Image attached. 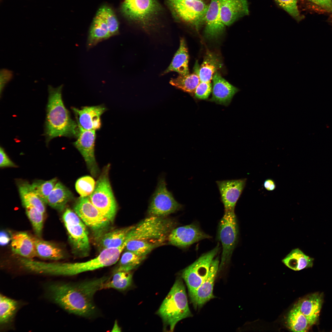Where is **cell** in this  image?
<instances>
[{
	"label": "cell",
	"mask_w": 332,
	"mask_h": 332,
	"mask_svg": "<svg viewBox=\"0 0 332 332\" xmlns=\"http://www.w3.org/2000/svg\"><path fill=\"white\" fill-rule=\"evenodd\" d=\"M109 278L104 276L75 283H52L48 287L47 291L52 299L68 312L92 317L97 311L93 296L97 291L103 289Z\"/></svg>",
	"instance_id": "1"
},
{
	"label": "cell",
	"mask_w": 332,
	"mask_h": 332,
	"mask_svg": "<svg viewBox=\"0 0 332 332\" xmlns=\"http://www.w3.org/2000/svg\"><path fill=\"white\" fill-rule=\"evenodd\" d=\"M63 86L54 88L48 86L49 97L46 109L45 135L46 144L58 136L77 137L79 133L78 124L71 118L62 98Z\"/></svg>",
	"instance_id": "2"
},
{
	"label": "cell",
	"mask_w": 332,
	"mask_h": 332,
	"mask_svg": "<svg viewBox=\"0 0 332 332\" xmlns=\"http://www.w3.org/2000/svg\"><path fill=\"white\" fill-rule=\"evenodd\" d=\"M126 245L124 242L118 247L104 249L96 257L84 262L47 263L41 261L38 265V271L42 274L70 276L109 266L117 262Z\"/></svg>",
	"instance_id": "3"
},
{
	"label": "cell",
	"mask_w": 332,
	"mask_h": 332,
	"mask_svg": "<svg viewBox=\"0 0 332 332\" xmlns=\"http://www.w3.org/2000/svg\"><path fill=\"white\" fill-rule=\"evenodd\" d=\"M156 313L162 320L164 330L170 331H173L179 321L192 316L181 278L176 280Z\"/></svg>",
	"instance_id": "4"
},
{
	"label": "cell",
	"mask_w": 332,
	"mask_h": 332,
	"mask_svg": "<svg viewBox=\"0 0 332 332\" xmlns=\"http://www.w3.org/2000/svg\"><path fill=\"white\" fill-rule=\"evenodd\" d=\"M175 224L174 221L169 218L150 216L133 226L126 240L127 242L138 239L160 243L168 237Z\"/></svg>",
	"instance_id": "5"
},
{
	"label": "cell",
	"mask_w": 332,
	"mask_h": 332,
	"mask_svg": "<svg viewBox=\"0 0 332 332\" xmlns=\"http://www.w3.org/2000/svg\"><path fill=\"white\" fill-rule=\"evenodd\" d=\"M109 167L105 168L88 197L93 204L112 223L118 207L109 178Z\"/></svg>",
	"instance_id": "6"
},
{
	"label": "cell",
	"mask_w": 332,
	"mask_h": 332,
	"mask_svg": "<svg viewBox=\"0 0 332 332\" xmlns=\"http://www.w3.org/2000/svg\"><path fill=\"white\" fill-rule=\"evenodd\" d=\"M62 219L73 253L81 257L88 255L90 247L85 224L74 211L69 208L65 209Z\"/></svg>",
	"instance_id": "7"
},
{
	"label": "cell",
	"mask_w": 332,
	"mask_h": 332,
	"mask_svg": "<svg viewBox=\"0 0 332 332\" xmlns=\"http://www.w3.org/2000/svg\"><path fill=\"white\" fill-rule=\"evenodd\" d=\"M238 235V226L234 210H224L218 230V239L222 246L218 272L230 262L236 246Z\"/></svg>",
	"instance_id": "8"
},
{
	"label": "cell",
	"mask_w": 332,
	"mask_h": 332,
	"mask_svg": "<svg viewBox=\"0 0 332 332\" xmlns=\"http://www.w3.org/2000/svg\"><path fill=\"white\" fill-rule=\"evenodd\" d=\"M73 209L85 225L93 231L95 239L108 231L111 223L93 204L88 196L79 197Z\"/></svg>",
	"instance_id": "9"
},
{
	"label": "cell",
	"mask_w": 332,
	"mask_h": 332,
	"mask_svg": "<svg viewBox=\"0 0 332 332\" xmlns=\"http://www.w3.org/2000/svg\"><path fill=\"white\" fill-rule=\"evenodd\" d=\"M220 249L219 244L204 254L182 271L181 277L188 287V294L196 290L207 276L210 267Z\"/></svg>",
	"instance_id": "10"
},
{
	"label": "cell",
	"mask_w": 332,
	"mask_h": 332,
	"mask_svg": "<svg viewBox=\"0 0 332 332\" xmlns=\"http://www.w3.org/2000/svg\"><path fill=\"white\" fill-rule=\"evenodd\" d=\"M166 185L164 177H160L148 208L147 212L150 216L165 217L182 207L168 190Z\"/></svg>",
	"instance_id": "11"
},
{
	"label": "cell",
	"mask_w": 332,
	"mask_h": 332,
	"mask_svg": "<svg viewBox=\"0 0 332 332\" xmlns=\"http://www.w3.org/2000/svg\"><path fill=\"white\" fill-rule=\"evenodd\" d=\"M178 15L184 22L199 28L205 21L208 6L202 0H169Z\"/></svg>",
	"instance_id": "12"
},
{
	"label": "cell",
	"mask_w": 332,
	"mask_h": 332,
	"mask_svg": "<svg viewBox=\"0 0 332 332\" xmlns=\"http://www.w3.org/2000/svg\"><path fill=\"white\" fill-rule=\"evenodd\" d=\"M160 7L156 0H124L121 10L128 18L145 23L157 13Z\"/></svg>",
	"instance_id": "13"
},
{
	"label": "cell",
	"mask_w": 332,
	"mask_h": 332,
	"mask_svg": "<svg viewBox=\"0 0 332 332\" xmlns=\"http://www.w3.org/2000/svg\"><path fill=\"white\" fill-rule=\"evenodd\" d=\"M79 128V133L73 145L83 157L91 174L95 177L99 173L94 154L96 131Z\"/></svg>",
	"instance_id": "14"
},
{
	"label": "cell",
	"mask_w": 332,
	"mask_h": 332,
	"mask_svg": "<svg viewBox=\"0 0 332 332\" xmlns=\"http://www.w3.org/2000/svg\"><path fill=\"white\" fill-rule=\"evenodd\" d=\"M211 237L194 224L173 228L168 237L169 243L180 247H185L199 241Z\"/></svg>",
	"instance_id": "15"
},
{
	"label": "cell",
	"mask_w": 332,
	"mask_h": 332,
	"mask_svg": "<svg viewBox=\"0 0 332 332\" xmlns=\"http://www.w3.org/2000/svg\"><path fill=\"white\" fill-rule=\"evenodd\" d=\"M219 261L215 257L211 264L208 273L201 285L189 294L191 301L196 309L201 307L205 303L214 298L213 289L214 282L219 271Z\"/></svg>",
	"instance_id": "16"
},
{
	"label": "cell",
	"mask_w": 332,
	"mask_h": 332,
	"mask_svg": "<svg viewBox=\"0 0 332 332\" xmlns=\"http://www.w3.org/2000/svg\"><path fill=\"white\" fill-rule=\"evenodd\" d=\"M246 180V179H242L216 181L224 210H234L245 186Z\"/></svg>",
	"instance_id": "17"
},
{
	"label": "cell",
	"mask_w": 332,
	"mask_h": 332,
	"mask_svg": "<svg viewBox=\"0 0 332 332\" xmlns=\"http://www.w3.org/2000/svg\"><path fill=\"white\" fill-rule=\"evenodd\" d=\"M79 128L87 130H96L101 127V116L106 108L100 105L84 106L81 109L72 108Z\"/></svg>",
	"instance_id": "18"
},
{
	"label": "cell",
	"mask_w": 332,
	"mask_h": 332,
	"mask_svg": "<svg viewBox=\"0 0 332 332\" xmlns=\"http://www.w3.org/2000/svg\"><path fill=\"white\" fill-rule=\"evenodd\" d=\"M221 0H211L205 16L204 34L206 37L215 39L224 32L225 25L223 22L220 14Z\"/></svg>",
	"instance_id": "19"
},
{
	"label": "cell",
	"mask_w": 332,
	"mask_h": 332,
	"mask_svg": "<svg viewBox=\"0 0 332 332\" xmlns=\"http://www.w3.org/2000/svg\"><path fill=\"white\" fill-rule=\"evenodd\" d=\"M249 14L247 0H221L220 14L225 26H229Z\"/></svg>",
	"instance_id": "20"
},
{
	"label": "cell",
	"mask_w": 332,
	"mask_h": 332,
	"mask_svg": "<svg viewBox=\"0 0 332 332\" xmlns=\"http://www.w3.org/2000/svg\"><path fill=\"white\" fill-rule=\"evenodd\" d=\"M212 97L211 101L217 104L228 105L239 89L224 79L218 72L212 79Z\"/></svg>",
	"instance_id": "21"
},
{
	"label": "cell",
	"mask_w": 332,
	"mask_h": 332,
	"mask_svg": "<svg viewBox=\"0 0 332 332\" xmlns=\"http://www.w3.org/2000/svg\"><path fill=\"white\" fill-rule=\"evenodd\" d=\"M323 301L322 294L316 293L300 299L294 305L305 316L311 326L318 320Z\"/></svg>",
	"instance_id": "22"
},
{
	"label": "cell",
	"mask_w": 332,
	"mask_h": 332,
	"mask_svg": "<svg viewBox=\"0 0 332 332\" xmlns=\"http://www.w3.org/2000/svg\"><path fill=\"white\" fill-rule=\"evenodd\" d=\"M11 247L14 254L23 258L31 259L37 256L32 238L25 232H18L11 236Z\"/></svg>",
	"instance_id": "23"
},
{
	"label": "cell",
	"mask_w": 332,
	"mask_h": 332,
	"mask_svg": "<svg viewBox=\"0 0 332 332\" xmlns=\"http://www.w3.org/2000/svg\"><path fill=\"white\" fill-rule=\"evenodd\" d=\"M133 226L107 231L95 239L97 246L101 251L107 248L120 247L124 243L127 235Z\"/></svg>",
	"instance_id": "24"
},
{
	"label": "cell",
	"mask_w": 332,
	"mask_h": 332,
	"mask_svg": "<svg viewBox=\"0 0 332 332\" xmlns=\"http://www.w3.org/2000/svg\"><path fill=\"white\" fill-rule=\"evenodd\" d=\"M189 54L185 40H180L179 47L175 53L170 64L162 73L164 75L171 72H175L179 75H186L189 73L188 68Z\"/></svg>",
	"instance_id": "25"
},
{
	"label": "cell",
	"mask_w": 332,
	"mask_h": 332,
	"mask_svg": "<svg viewBox=\"0 0 332 332\" xmlns=\"http://www.w3.org/2000/svg\"><path fill=\"white\" fill-rule=\"evenodd\" d=\"M111 37L108 26L104 19L98 14L93 18L89 32L87 41L88 48H91L99 42Z\"/></svg>",
	"instance_id": "26"
},
{
	"label": "cell",
	"mask_w": 332,
	"mask_h": 332,
	"mask_svg": "<svg viewBox=\"0 0 332 332\" xmlns=\"http://www.w3.org/2000/svg\"><path fill=\"white\" fill-rule=\"evenodd\" d=\"M73 197L72 192L61 182H58L48 196L46 204L58 211H62Z\"/></svg>",
	"instance_id": "27"
},
{
	"label": "cell",
	"mask_w": 332,
	"mask_h": 332,
	"mask_svg": "<svg viewBox=\"0 0 332 332\" xmlns=\"http://www.w3.org/2000/svg\"><path fill=\"white\" fill-rule=\"evenodd\" d=\"M37 256L45 259L57 260L63 259L64 253L62 249L50 242L32 237Z\"/></svg>",
	"instance_id": "28"
},
{
	"label": "cell",
	"mask_w": 332,
	"mask_h": 332,
	"mask_svg": "<svg viewBox=\"0 0 332 332\" xmlns=\"http://www.w3.org/2000/svg\"><path fill=\"white\" fill-rule=\"evenodd\" d=\"M18 186L23 206H33L44 214L45 204L34 191L31 185L27 181H21L18 182Z\"/></svg>",
	"instance_id": "29"
},
{
	"label": "cell",
	"mask_w": 332,
	"mask_h": 332,
	"mask_svg": "<svg viewBox=\"0 0 332 332\" xmlns=\"http://www.w3.org/2000/svg\"><path fill=\"white\" fill-rule=\"evenodd\" d=\"M199 68L198 63L196 62L192 73L186 75H179L176 77L172 79L170 81V84L184 92L193 94L200 81Z\"/></svg>",
	"instance_id": "30"
},
{
	"label": "cell",
	"mask_w": 332,
	"mask_h": 332,
	"mask_svg": "<svg viewBox=\"0 0 332 332\" xmlns=\"http://www.w3.org/2000/svg\"><path fill=\"white\" fill-rule=\"evenodd\" d=\"M282 261L290 268L298 271L312 267L314 259L305 254L299 248H296L292 250Z\"/></svg>",
	"instance_id": "31"
},
{
	"label": "cell",
	"mask_w": 332,
	"mask_h": 332,
	"mask_svg": "<svg viewBox=\"0 0 332 332\" xmlns=\"http://www.w3.org/2000/svg\"><path fill=\"white\" fill-rule=\"evenodd\" d=\"M222 66L219 57L210 52H207L199 69L200 81L211 82L213 76Z\"/></svg>",
	"instance_id": "32"
},
{
	"label": "cell",
	"mask_w": 332,
	"mask_h": 332,
	"mask_svg": "<svg viewBox=\"0 0 332 332\" xmlns=\"http://www.w3.org/2000/svg\"><path fill=\"white\" fill-rule=\"evenodd\" d=\"M132 273L131 271H118L113 272L110 277L104 284L103 289L113 288L118 290H125L132 284Z\"/></svg>",
	"instance_id": "33"
},
{
	"label": "cell",
	"mask_w": 332,
	"mask_h": 332,
	"mask_svg": "<svg viewBox=\"0 0 332 332\" xmlns=\"http://www.w3.org/2000/svg\"><path fill=\"white\" fill-rule=\"evenodd\" d=\"M287 322L289 328L295 332L307 331L310 326L306 318L295 305L288 314Z\"/></svg>",
	"instance_id": "34"
},
{
	"label": "cell",
	"mask_w": 332,
	"mask_h": 332,
	"mask_svg": "<svg viewBox=\"0 0 332 332\" xmlns=\"http://www.w3.org/2000/svg\"><path fill=\"white\" fill-rule=\"evenodd\" d=\"M125 251L113 272L131 271L137 268L146 258V256H139L130 251Z\"/></svg>",
	"instance_id": "35"
},
{
	"label": "cell",
	"mask_w": 332,
	"mask_h": 332,
	"mask_svg": "<svg viewBox=\"0 0 332 332\" xmlns=\"http://www.w3.org/2000/svg\"><path fill=\"white\" fill-rule=\"evenodd\" d=\"M18 303L16 300L2 295L0 297V322L4 324L10 321L14 316L18 308Z\"/></svg>",
	"instance_id": "36"
},
{
	"label": "cell",
	"mask_w": 332,
	"mask_h": 332,
	"mask_svg": "<svg viewBox=\"0 0 332 332\" xmlns=\"http://www.w3.org/2000/svg\"><path fill=\"white\" fill-rule=\"evenodd\" d=\"M157 246L156 244L149 241L134 239L128 241L124 249L139 256H146Z\"/></svg>",
	"instance_id": "37"
},
{
	"label": "cell",
	"mask_w": 332,
	"mask_h": 332,
	"mask_svg": "<svg viewBox=\"0 0 332 332\" xmlns=\"http://www.w3.org/2000/svg\"><path fill=\"white\" fill-rule=\"evenodd\" d=\"M96 13L105 21L111 37L118 34L119 22L114 12L110 7L107 5H102L99 8Z\"/></svg>",
	"instance_id": "38"
},
{
	"label": "cell",
	"mask_w": 332,
	"mask_h": 332,
	"mask_svg": "<svg viewBox=\"0 0 332 332\" xmlns=\"http://www.w3.org/2000/svg\"><path fill=\"white\" fill-rule=\"evenodd\" d=\"M24 207L36 235L38 237L41 238L43 227L44 214L33 206L30 205Z\"/></svg>",
	"instance_id": "39"
},
{
	"label": "cell",
	"mask_w": 332,
	"mask_h": 332,
	"mask_svg": "<svg viewBox=\"0 0 332 332\" xmlns=\"http://www.w3.org/2000/svg\"><path fill=\"white\" fill-rule=\"evenodd\" d=\"M56 178L44 181L36 180L31 185L33 189L37 195L46 204L47 197L57 183Z\"/></svg>",
	"instance_id": "40"
},
{
	"label": "cell",
	"mask_w": 332,
	"mask_h": 332,
	"mask_svg": "<svg viewBox=\"0 0 332 332\" xmlns=\"http://www.w3.org/2000/svg\"><path fill=\"white\" fill-rule=\"evenodd\" d=\"M95 184V181L92 177L85 176L77 180L75 184V188L81 196H89L93 191Z\"/></svg>",
	"instance_id": "41"
},
{
	"label": "cell",
	"mask_w": 332,
	"mask_h": 332,
	"mask_svg": "<svg viewBox=\"0 0 332 332\" xmlns=\"http://www.w3.org/2000/svg\"><path fill=\"white\" fill-rule=\"evenodd\" d=\"M283 10L297 21L302 17L298 6V0H275Z\"/></svg>",
	"instance_id": "42"
},
{
	"label": "cell",
	"mask_w": 332,
	"mask_h": 332,
	"mask_svg": "<svg viewBox=\"0 0 332 332\" xmlns=\"http://www.w3.org/2000/svg\"><path fill=\"white\" fill-rule=\"evenodd\" d=\"M212 90L211 82L200 81L194 92L195 97L198 99H207Z\"/></svg>",
	"instance_id": "43"
},
{
	"label": "cell",
	"mask_w": 332,
	"mask_h": 332,
	"mask_svg": "<svg viewBox=\"0 0 332 332\" xmlns=\"http://www.w3.org/2000/svg\"><path fill=\"white\" fill-rule=\"evenodd\" d=\"M15 164L10 159L2 147L0 149V167H15Z\"/></svg>",
	"instance_id": "44"
},
{
	"label": "cell",
	"mask_w": 332,
	"mask_h": 332,
	"mask_svg": "<svg viewBox=\"0 0 332 332\" xmlns=\"http://www.w3.org/2000/svg\"><path fill=\"white\" fill-rule=\"evenodd\" d=\"M332 14V0H308Z\"/></svg>",
	"instance_id": "45"
},
{
	"label": "cell",
	"mask_w": 332,
	"mask_h": 332,
	"mask_svg": "<svg viewBox=\"0 0 332 332\" xmlns=\"http://www.w3.org/2000/svg\"><path fill=\"white\" fill-rule=\"evenodd\" d=\"M12 72L9 70L5 69L1 70L0 72L1 92L5 84L12 78Z\"/></svg>",
	"instance_id": "46"
},
{
	"label": "cell",
	"mask_w": 332,
	"mask_h": 332,
	"mask_svg": "<svg viewBox=\"0 0 332 332\" xmlns=\"http://www.w3.org/2000/svg\"><path fill=\"white\" fill-rule=\"evenodd\" d=\"M263 186L264 188L268 191H273L276 188L275 181L271 179H268L265 180L263 183Z\"/></svg>",
	"instance_id": "47"
},
{
	"label": "cell",
	"mask_w": 332,
	"mask_h": 332,
	"mask_svg": "<svg viewBox=\"0 0 332 332\" xmlns=\"http://www.w3.org/2000/svg\"><path fill=\"white\" fill-rule=\"evenodd\" d=\"M8 235L4 231L0 233V243L2 245H4L8 243L10 240Z\"/></svg>",
	"instance_id": "48"
},
{
	"label": "cell",
	"mask_w": 332,
	"mask_h": 332,
	"mask_svg": "<svg viewBox=\"0 0 332 332\" xmlns=\"http://www.w3.org/2000/svg\"><path fill=\"white\" fill-rule=\"evenodd\" d=\"M112 331H120L121 329L118 325L117 322L116 321L112 329Z\"/></svg>",
	"instance_id": "49"
},
{
	"label": "cell",
	"mask_w": 332,
	"mask_h": 332,
	"mask_svg": "<svg viewBox=\"0 0 332 332\" xmlns=\"http://www.w3.org/2000/svg\"></svg>",
	"instance_id": "50"
}]
</instances>
